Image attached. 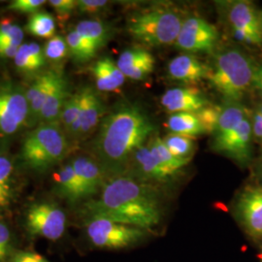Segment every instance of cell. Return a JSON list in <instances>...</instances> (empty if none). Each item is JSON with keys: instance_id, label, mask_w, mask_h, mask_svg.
I'll return each instance as SVG.
<instances>
[{"instance_id": "cell-1", "label": "cell", "mask_w": 262, "mask_h": 262, "mask_svg": "<svg viewBox=\"0 0 262 262\" xmlns=\"http://www.w3.org/2000/svg\"><path fill=\"white\" fill-rule=\"evenodd\" d=\"M83 214L86 219H106L155 233L163 212L158 187L122 175L106 181L99 198L86 202Z\"/></svg>"}, {"instance_id": "cell-2", "label": "cell", "mask_w": 262, "mask_h": 262, "mask_svg": "<svg viewBox=\"0 0 262 262\" xmlns=\"http://www.w3.org/2000/svg\"><path fill=\"white\" fill-rule=\"evenodd\" d=\"M155 130L148 114L136 104H120L108 114L94 143L95 160L105 175H125L133 154L149 142Z\"/></svg>"}, {"instance_id": "cell-3", "label": "cell", "mask_w": 262, "mask_h": 262, "mask_svg": "<svg viewBox=\"0 0 262 262\" xmlns=\"http://www.w3.org/2000/svg\"><path fill=\"white\" fill-rule=\"evenodd\" d=\"M256 66L239 50L230 49L215 57L208 80L228 103H238L253 85Z\"/></svg>"}, {"instance_id": "cell-4", "label": "cell", "mask_w": 262, "mask_h": 262, "mask_svg": "<svg viewBox=\"0 0 262 262\" xmlns=\"http://www.w3.org/2000/svg\"><path fill=\"white\" fill-rule=\"evenodd\" d=\"M183 19L167 7H152L133 14L127 21L131 36L150 47L175 44Z\"/></svg>"}, {"instance_id": "cell-5", "label": "cell", "mask_w": 262, "mask_h": 262, "mask_svg": "<svg viewBox=\"0 0 262 262\" xmlns=\"http://www.w3.org/2000/svg\"><path fill=\"white\" fill-rule=\"evenodd\" d=\"M67 148V139L59 124L41 123L26 136L20 155L27 167L44 172L63 159Z\"/></svg>"}, {"instance_id": "cell-6", "label": "cell", "mask_w": 262, "mask_h": 262, "mask_svg": "<svg viewBox=\"0 0 262 262\" xmlns=\"http://www.w3.org/2000/svg\"><path fill=\"white\" fill-rule=\"evenodd\" d=\"M155 234L136 226L123 225L106 219L85 220V235L90 243L102 250H124L140 246Z\"/></svg>"}, {"instance_id": "cell-7", "label": "cell", "mask_w": 262, "mask_h": 262, "mask_svg": "<svg viewBox=\"0 0 262 262\" xmlns=\"http://www.w3.org/2000/svg\"><path fill=\"white\" fill-rule=\"evenodd\" d=\"M26 226L31 235L56 241L66 232V213L52 202L35 203L28 208Z\"/></svg>"}, {"instance_id": "cell-8", "label": "cell", "mask_w": 262, "mask_h": 262, "mask_svg": "<svg viewBox=\"0 0 262 262\" xmlns=\"http://www.w3.org/2000/svg\"><path fill=\"white\" fill-rule=\"evenodd\" d=\"M26 91L11 82L0 83V132L10 135L28 121Z\"/></svg>"}, {"instance_id": "cell-9", "label": "cell", "mask_w": 262, "mask_h": 262, "mask_svg": "<svg viewBox=\"0 0 262 262\" xmlns=\"http://www.w3.org/2000/svg\"><path fill=\"white\" fill-rule=\"evenodd\" d=\"M227 19L233 36L251 46L262 44V29L259 15L248 1H234L229 5Z\"/></svg>"}, {"instance_id": "cell-10", "label": "cell", "mask_w": 262, "mask_h": 262, "mask_svg": "<svg viewBox=\"0 0 262 262\" xmlns=\"http://www.w3.org/2000/svg\"><path fill=\"white\" fill-rule=\"evenodd\" d=\"M219 39L216 28L206 19L189 17L183 20L175 45L189 53H210Z\"/></svg>"}, {"instance_id": "cell-11", "label": "cell", "mask_w": 262, "mask_h": 262, "mask_svg": "<svg viewBox=\"0 0 262 262\" xmlns=\"http://www.w3.org/2000/svg\"><path fill=\"white\" fill-rule=\"evenodd\" d=\"M125 175L155 187L159 184L172 182L176 178L156 159L148 143L133 154Z\"/></svg>"}, {"instance_id": "cell-12", "label": "cell", "mask_w": 262, "mask_h": 262, "mask_svg": "<svg viewBox=\"0 0 262 262\" xmlns=\"http://www.w3.org/2000/svg\"><path fill=\"white\" fill-rule=\"evenodd\" d=\"M235 214L247 234L253 239L262 238L261 188H245L237 198Z\"/></svg>"}, {"instance_id": "cell-13", "label": "cell", "mask_w": 262, "mask_h": 262, "mask_svg": "<svg viewBox=\"0 0 262 262\" xmlns=\"http://www.w3.org/2000/svg\"><path fill=\"white\" fill-rule=\"evenodd\" d=\"M253 137L252 122L247 116L230 136L214 150L233 159L242 166L247 165L252 159Z\"/></svg>"}, {"instance_id": "cell-14", "label": "cell", "mask_w": 262, "mask_h": 262, "mask_svg": "<svg viewBox=\"0 0 262 262\" xmlns=\"http://www.w3.org/2000/svg\"><path fill=\"white\" fill-rule=\"evenodd\" d=\"M155 63L154 56L142 47L124 50L117 61L124 77L134 81H142L150 76L155 69Z\"/></svg>"}, {"instance_id": "cell-15", "label": "cell", "mask_w": 262, "mask_h": 262, "mask_svg": "<svg viewBox=\"0 0 262 262\" xmlns=\"http://www.w3.org/2000/svg\"><path fill=\"white\" fill-rule=\"evenodd\" d=\"M162 107L171 113H195L209 102L206 97L195 89L173 88L161 96Z\"/></svg>"}, {"instance_id": "cell-16", "label": "cell", "mask_w": 262, "mask_h": 262, "mask_svg": "<svg viewBox=\"0 0 262 262\" xmlns=\"http://www.w3.org/2000/svg\"><path fill=\"white\" fill-rule=\"evenodd\" d=\"M59 75L56 71L49 70L39 74L26 91L28 103V125L33 126L39 123L40 114L47 100L48 95Z\"/></svg>"}, {"instance_id": "cell-17", "label": "cell", "mask_w": 262, "mask_h": 262, "mask_svg": "<svg viewBox=\"0 0 262 262\" xmlns=\"http://www.w3.org/2000/svg\"><path fill=\"white\" fill-rule=\"evenodd\" d=\"M79 179L83 199L96 194L105 184V173L95 159L89 157H77L71 161Z\"/></svg>"}, {"instance_id": "cell-18", "label": "cell", "mask_w": 262, "mask_h": 262, "mask_svg": "<svg viewBox=\"0 0 262 262\" xmlns=\"http://www.w3.org/2000/svg\"><path fill=\"white\" fill-rule=\"evenodd\" d=\"M210 69L195 56L180 55L170 60L168 75L177 81L194 83L208 78Z\"/></svg>"}, {"instance_id": "cell-19", "label": "cell", "mask_w": 262, "mask_h": 262, "mask_svg": "<svg viewBox=\"0 0 262 262\" xmlns=\"http://www.w3.org/2000/svg\"><path fill=\"white\" fill-rule=\"evenodd\" d=\"M82 96L81 111L79 121L81 122V135H88L94 130L101 121L104 114V105L91 86H84L80 90Z\"/></svg>"}, {"instance_id": "cell-20", "label": "cell", "mask_w": 262, "mask_h": 262, "mask_svg": "<svg viewBox=\"0 0 262 262\" xmlns=\"http://www.w3.org/2000/svg\"><path fill=\"white\" fill-rule=\"evenodd\" d=\"M96 88L100 92H115L125 82V77L111 57L103 56L92 66Z\"/></svg>"}, {"instance_id": "cell-21", "label": "cell", "mask_w": 262, "mask_h": 262, "mask_svg": "<svg viewBox=\"0 0 262 262\" xmlns=\"http://www.w3.org/2000/svg\"><path fill=\"white\" fill-rule=\"evenodd\" d=\"M69 95L70 94L68 91L67 81L64 76L59 73L56 83L52 88L50 94L48 95L47 100L43 106V109L40 114L39 124H58V120L62 108Z\"/></svg>"}, {"instance_id": "cell-22", "label": "cell", "mask_w": 262, "mask_h": 262, "mask_svg": "<svg viewBox=\"0 0 262 262\" xmlns=\"http://www.w3.org/2000/svg\"><path fill=\"white\" fill-rule=\"evenodd\" d=\"M248 116L247 111L238 103H228L222 109V114L213 135L212 149L222 145Z\"/></svg>"}, {"instance_id": "cell-23", "label": "cell", "mask_w": 262, "mask_h": 262, "mask_svg": "<svg viewBox=\"0 0 262 262\" xmlns=\"http://www.w3.org/2000/svg\"><path fill=\"white\" fill-rule=\"evenodd\" d=\"M56 193L71 203H76L83 199L82 189L79 179L76 175L71 162L66 163L58 169L54 176Z\"/></svg>"}, {"instance_id": "cell-24", "label": "cell", "mask_w": 262, "mask_h": 262, "mask_svg": "<svg viewBox=\"0 0 262 262\" xmlns=\"http://www.w3.org/2000/svg\"><path fill=\"white\" fill-rule=\"evenodd\" d=\"M17 69L23 73L32 74L39 72L46 62L44 51L35 42L21 44L16 57L14 58Z\"/></svg>"}, {"instance_id": "cell-25", "label": "cell", "mask_w": 262, "mask_h": 262, "mask_svg": "<svg viewBox=\"0 0 262 262\" xmlns=\"http://www.w3.org/2000/svg\"><path fill=\"white\" fill-rule=\"evenodd\" d=\"M75 30L84 39L90 41L97 50L104 47L112 36L111 28L104 21L85 19L76 26Z\"/></svg>"}, {"instance_id": "cell-26", "label": "cell", "mask_w": 262, "mask_h": 262, "mask_svg": "<svg viewBox=\"0 0 262 262\" xmlns=\"http://www.w3.org/2000/svg\"><path fill=\"white\" fill-rule=\"evenodd\" d=\"M166 126L173 134H179L190 138L204 133L194 113L171 114L166 122Z\"/></svg>"}, {"instance_id": "cell-27", "label": "cell", "mask_w": 262, "mask_h": 262, "mask_svg": "<svg viewBox=\"0 0 262 262\" xmlns=\"http://www.w3.org/2000/svg\"><path fill=\"white\" fill-rule=\"evenodd\" d=\"M148 146L150 147V150L156 157V159L161 163V165L167 169L175 177H178L180 172L185 168L190 161V159H179L174 155H172L165 146L162 138L158 136L151 137L148 142Z\"/></svg>"}, {"instance_id": "cell-28", "label": "cell", "mask_w": 262, "mask_h": 262, "mask_svg": "<svg viewBox=\"0 0 262 262\" xmlns=\"http://www.w3.org/2000/svg\"><path fill=\"white\" fill-rule=\"evenodd\" d=\"M66 39L69 53L74 57L77 62L84 63L91 60L98 51L90 41L82 37L75 29L69 31Z\"/></svg>"}, {"instance_id": "cell-29", "label": "cell", "mask_w": 262, "mask_h": 262, "mask_svg": "<svg viewBox=\"0 0 262 262\" xmlns=\"http://www.w3.org/2000/svg\"><path fill=\"white\" fill-rule=\"evenodd\" d=\"M26 29L36 37L52 38L56 32V19L45 11H37L30 15Z\"/></svg>"}, {"instance_id": "cell-30", "label": "cell", "mask_w": 262, "mask_h": 262, "mask_svg": "<svg viewBox=\"0 0 262 262\" xmlns=\"http://www.w3.org/2000/svg\"><path fill=\"white\" fill-rule=\"evenodd\" d=\"M13 166L10 159L0 155V210L9 207L13 198Z\"/></svg>"}, {"instance_id": "cell-31", "label": "cell", "mask_w": 262, "mask_h": 262, "mask_svg": "<svg viewBox=\"0 0 262 262\" xmlns=\"http://www.w3.org/2000/svg\"><path fill=\"white\" fill-rule=\"evenodd\" d=\"M167 149L176 158L190 159L194 150V141L190 137L170 133L162 139Z\"/></svg>"}, {"instance_id": "cell-32", "label": "cell", "mask_w": 262, "mask_h": 262, "mask_svg": "<svg viewBox=\"0 0 262 262\" xmlns=\"http://www.w3.org/2000/svg\"><path fill=\"white\" fill-rule=\"evenodd\" d=\"M81 104L82 96L80 91H78L75 94H70L67 98L58 120V124H62L66 132L71 126V124L79 119Z\"/></svg>"}, {"instance_id": "cell-33", "label": "cell", "mask_w": 262, "mask_h": 262, "mask_svg": "<svg viewBox=\"0 0 262 262\" xmlns=\"http://www.w3.org/2000/svg\"><path fill=\"white\" fill-rule=\"evenodd\" d=\"M223 107L215 105H207L204 108L200 109L195 113L197 119L200 122V125L204 133H214L217 122L222 114Z\"/></svg>"}, {"instance_id": "cell-34", "label": "cell", "mask_w": 262, "mask_h": 262, "mask_svg": "<svg viewBox=\"0 0 262 262\" xmlns=\"http://www.w3.org/2000/svg\"><path fill=\"white\" fill-rule=\"evenodd\" d=\"M43 51L45 57L54 62L61 61L69 53L66 39L60 35H55L50 38L45 44Z\"/></svg>"}, {"instance_id": "cell-35", "label": "cell", "mask_w": 262, "mask_h": 262, "mask_svg": "<svg viewBox=\"0 0 262 262\" xmlns=\"http://www.w3.org/2000/svg\"><path fill=\"white\" fill-rule=\"evenodd\" d=\"M24 37V31L18 25L7 20L0 23V44L20 46Z\"/></svg>"}, {"instance_id": "cell-36", "label": "cell", "mask_w": 262, "mask_h": 262, "mask_svg": "<svg viewBox=\"0 0 262 262\" xmlns=\"http://www.w3.org/2000/svg\"><path fill=\"white\" fill-rule=\"evenodd\" d=\"M45 0H15L10 3L8 9L32 15L33 13L37 12L39 8L45 4Z\"/></svg>"}, {"instance_id": "cell-37", "label": "cell", "mask_w": 262, "mask_h": 262, "mask_svg": "<svg viewBox=\"0 0 262 262\" xmlns=\"http://www.w3.org/2000/svg\"><path fill=\"white\" fill-rule=\"evenodd\" d=\"M109 2L105 0H78L77 9L81 14L94 15L103 11Z\"/></svg>"}, {"instance_id": "cell-38", "label": "cell", "mask_w": 262, "mask_h": 262, "mask_svg": "<svg viewBox=\"0 0 262 262\" xmlns=\"http://www.w3.org/2000/svg\"><path fill=\"white\" fill-rule=\"evenodd\" d=\"M49 3L56 11L57 17L63 20L68 19L74 9L77 8L75 0H51Z\"/></svg>"}, {"instance_id": "cell-39", "label": "cell", "mask_w": 262, "mask_h": 262, "mask_svg": "<svg viewBox=\"0 0 262 262\" xmlns=\"http://www.w3.org/2000/svg\"><path fill=\"white\" fill-rule=\"evenodd\" d=\"M12 249V237L8 226L0 222V262H4L9 256Z\"/></svg>"}, {"instance_id": "cell-40", "label": "cell", "mask_w": 262, "mask_h": 262, "mask_svg": "<svg viewBox=\"0 0 262 262\" xmlns=\"http://www.w3.org/2000/svg\"><path fill=\"white\" fill-rule=\"evenodd\" d=\"M10 262H50L39 253L20 251L14 253Z\"/></svg>"}, {"instance_id": "cell-41", "label": "cell", "mask_w": 262, "mask_h": 262, "mask_svg": "<svg viewBox=\"0 0 262 262\" xmlns=\"http://www.w3.org/2000/svg\"><path fill=\"white\" fill-rule=\"evenodd\" d=\"M251 122L253 137L262 142V115L257 110L253 113V119Z\"/></svg>"}, {"instance_id": "cell-42", "label": "cell", "mask_w": 262, "mask_h": 262, "mask_svg": "<svg viewBox=\"0 0 262 262\" xmlns=\"http://www.w3.org/2000/svg\"><path fill=\"white\" fill-rule=\"evenodd\" d=\"M19 46H13V45H6L0 44V56L3 58H15Z\"/></svg>"}, {"instance_id": "cell-43", "label": "cell", "mask_w": 262, "mask_h": 262, "mask_svg": "<svg viewBox=\"0 0 262 262\" xmlns=\"http://www.w3.org/2000/svg\"><path fill=\"white\" fill-rule=\"evenodd\" d=\"M253 85L259 91L262 98V70L259 66H256V68H255V72L253 76Z\"/></svg>"}, {"instance_id": "cell-44", "label": "cell", "mask_w": 262, "mask_h": 262, "mask_svg": "<svg viewBox=\"0 0 262 262\" xmlns=\"http://www.w3.org/2000/svg\"><path fill=\"white\" fill-rule=\"evenodd\" d=\"M256 110H257V111H258V112L260 113V114H261V115H262V104H261V105H259V106H258V107H257V109H256Z\"/></svg>"}, {"instance_id": "cell-45", "label": "cell", "mask_w": 262, "mask_h": 262, "mask_svg": "<svg viewBox=\"0 0 262 262\" xmlns=\"http://www.w3.org/2000/svg\"><path fill=\"white\" fill-rule=\"evenodd\" d=\"M260 188L262 189V170L260 172Z\"/></svg>"}, {"instance_id": "cell-46", "label": "cell", "mask_w": 262, "mask_h": 262, "mask_svg": "<svg viewBox=\"0 0 262 262\" xmlns=\"http://www.w3.org/2000/svg\"><path fill=\"white\" fill-rule=\"evenodd\" d=\"M259 19H260V25H261V29H262V12L260 13V15H259Z\"/></svg>"}, {"instance_id": "cell-47", "label": "cell", "mask_w": 262, "mask_h": 262, "mask_svg": "<svg viewBox=\"0 0 262 262\" xmlns=\"http://www.w3.org/2000/svg\"><path fill=\"white\" fill-rule=\"evenodd\" d=\"M259 67H260V69L262 70V66H259Z\"/></svg>"}, {"instance_id": "cell-48", "label": "cell", "mask_w": 262, "mask_h": 262, "mask_svg": "<svg viewBox=\"0 0 262 262\" xmlns=\"http://www.w3.org/2000/svg\"><path fill=\"white\" fill-rule=\"evenodd\" d=\"M261 262H262V255H261Z\"/></svg>"}]
</instances>
